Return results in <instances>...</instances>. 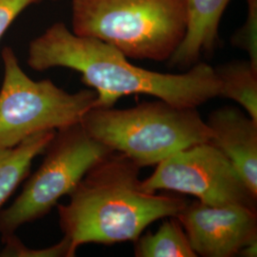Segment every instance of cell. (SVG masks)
Instances as JSON below:
<instances>
[{"label":"cell","mask_w":257,"mask_h":257,"mask_svg":"<svg viewBox=\"0 0 257 257\" xmlns=\"http://www.w3.org/2000/svg\"><path fill=\"white\" fill-rule=\"evenodd\" d=\"M27 64L37 72L58 67L78 72L82 82L97 93L95 107L110 108L122 96L146 94L178 107L197 108L219 96L218 78L207 63L198 62L182 74L147 70L99 39L75 35L63 22L31 41Z\"/></svg>","instance_id":"obj_1"},{"label":"cell","mask_w":257,"mask_h":257,"mask_svg":"<svg viewBox=\"0 0 257 257\" xmlns=\"http://www.w3.org/2000/svg\"><path fill=\"white\" fill-rule=\"evenodd\" d=\"M140 169L128 156L112 152L85 175L68 204L56 205L70 257L85 244L136 241L152 223L176 217L186 207L182 197L143 190Z\"/></svg>","instance_id":"obj_2"},{"label":"cell","mask_w":257,"mask_h":257,"mask_svg":"<svg viewBox=\"0 0 257 257\" xmlns=\"http://www.w3.org/2000/svg\"><path fill=\"white\" fill-rule=\"evenodd\" d=\"M188 23L186 0H72V32L128 58L168 61Z\"/></svg>","instance_id":"obj_3"},{"label":"cell","mask_w":257,"mask_h":257,"mask_svg":"<svg viewBox=\"0 0 257 257\" xmlns=\"http://www.w3.org/2000/svg\"><path fill=\"white\" fill-rule=\"evenodd\" d=\"M196 109L156 98L127 109L93 107L80 123L92 138L143 168L157 165L186 148L210 142L211 130Z\"/></svg>","instance_id":"obj_4"},{"label":"cell","mask_w":257,"mask_h":257,"mask_svg":"<svg viewBox=\"0 0 257 257\" xmlns=\"http://www.w3.org/2000/svg\"><path fill=\"white\" fill-rule=\"evenodd\" d=\"M1 56L0 149L15 147L40 132L80 123L83 115L96 106L94 90L69 92L50 79L35 81L22 70L11 47H4Z\"/></svg>","instance_id":"obj_5"},{"label":"cell","mask_w":257,"mask_h":257,"mask_svg":"<svg viewBox=\"0 0 257 257\" xmlns=\"http://www.w3.org/2000/svg\"><path fill=\"white\" fill-rule=\"evenodd\" d=\"M112 152L92 138L81 123L57 130L44 151L41 165L9 208L0 211V234L15 233L21 226L44 217L62 196L73 192L93 166Z\"/></svg>","instance_id":"obj_6"},{"label":"cell","mask_w":257,"mask_h":257,"mask_svg":"<svg viewBox=\"0 0 257 257\" xmlns=\"http://www.w3.org/2000/svg\"><path fill=\"white\" fill-rule=\"evenodd\" d=\"M149 193L171 191L193 195L208 205L241 204L256 209V200L230 160L211 142L183 149L156 165L141 181Z\"/></svg>","instance_id":"obj_7"},{"label":"cell","mask_w":257,"mask_h":257,"mask_svg":"<svg viewBox=\"0 0 257 257\" xmlns=\"http://www.w3.org/2000/svg\"><path fill=\"white\" fill-rule=\"evenodd\" d=\"M176 217L197 256H234L257 241L256 209L245 205L197 200L188 203Z\"/></svg>","instance_id":"obj_8"},{"label":"cell","mask_w":257,"mask_h":257,"mask_svg":"<svg viewBox=\"0 0 257 257\" xmlns=\"http://www.w3.org/2000/svg\"><path fill=\"white\" fill-rule=\"evenodd\" d=\"M210 140L237 171L244 183L257 198V122L236 107L213 110L206 122Z\"/></svg>","instance_id":"obj_9"},{"label":"cell","mask_w":257,"mask_h":257,"mask_svg":"<svg viewBox=\"0 0 257 257\" xmlns=\"http://www.w3.org/2000/svg\"><path fill=\"white\" fill-rule=\"evenodd\" d=\"M230 0H186L188 23L180 46L168 60L169 66L191 68L203 54L217 46L221 19Z\"/></svg>","instance_id":"obj_10"},{"label":"cell","mask_w":257,"mask_h":257,"mask_svg":"<svg viewBox=\"0 0 257 257\" xmlns=\"http://www.w3.org/2000/svg\"><path fill=\"white\" fill-rule=\"evenodd\" d=\"M55 134V130L40 132L15 147L0 149V211L27 177L34 159L44 153Z\"/></svg>","instance_id":"obj_11"},{"label":"cell","mask_w":257,"mask_h":257,"mask_svg":"<svg viewBox=\"0 0 257 257\" xmlns=\"http://www.w3.org/2000/svg\"><path fill=\"white\" fill-rule=\"evenodd\" d=\"M219 96L237 102L257 122V68L249 60H234L214 68Z\"/></svg>","instance_id":"obj_12"},{"label":"cell","mask_w":257,"mask_h":257,"mask_svg":"<svg viewBox=\"0 0 257 257\" xmlns=\"http://www.w3.org/2000/svg\"><path fill=\"white\" fill-rule=\"evenodd\" d=\"M138 257H196L182 224L172 216L160 225L155 233L148 232L136 240Z\"/></svg>","instance_id":"obj_13"},{"label":"cell","mask_w":257,"mask_h":257,"mask_svg":"<svg viewBox=\"0 0 257 257\" xmlns=\"http://www.w3.org/2000/svg\"><path fill=\"white\" fill-rule=\"evenodd\" d=\"M1 241L4 245L1 257H70V242L66 237L55 245L40 249L28 248L16 232L1 235Z\"/></svg>","instance_id":"obj_14"},{"label":"cell","mask_w":257,"mask_h":257,"mask_svg":"<svg viewBox=\"0 0 257 257\" xmlns=\"http://www.w3.org/2000/svg\"><path fill=\"white\" fill-rule=\"evenodd\" d=\"M247 18L231 37V44L247 52L248 60L257 68V0H246Z\"/></svg>","instance_id":"obj_15"},{"label":"cell","mask_w":257,"mask_h":257,"mask_svg":"<svg viewBox=\"0 0 257 257\" xmlns=\"http://www.w3.org/2000/svg\"><path fill=\"white\" fill-rule=\"evenodd\" d=\"M42 0H0V40L28 7Z\"/></svg>","instance_id":"obj_16"},{"label":"cell","mask_w":257,"mask_h":257,"mask_svg":"<svg viewBox=\"0 0 257 257\" xmlns=\"http://www.w3.org/2000/svg\"><path fill=\"white\" fill-rule=\"evenodd\" d=\"M257 253V241L251 242L248 244L246 247L242 248L239 252L241 256L256 257Z\"/></svg>","instance_id":"obj_17"},{"label":"cell","mask_w":257,"mask_h":257,"mask_svg":"<svg viewBox=\"0 0 257 257\" xmlns=\"http://www.w3.org/2000/svg\"><path fill=\"white\" fill-rule=\"evenodd\" d=\"M50 1H57V0H50Z\"/></svg>","instance_id":"obj_18"}]
</instances>
